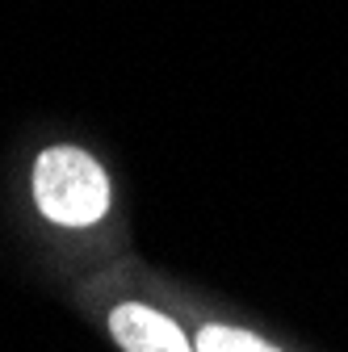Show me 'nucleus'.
<instances>
[{"label": "nucleus", "mask_w": 348, "mask_h": 352, "mask_svg": "<svg viewBox=\"0 0 348 352\" xmlns=\"http://www.w3.org/2000/svg\"><path fill=\"white\" fill-rule=\"evenodd\" d=\"M34 206L42 218H51L55 227L84 231L97 227L109 214L113 189L109 172L76 143H55L34 160Z\"/></svg>", "instance_id": "obj_1"}, {"label": "nucleus", "mask_w": 348, "mask_h": 352, "mask_svg": "<svg viewBox=\"0 0 348 352\" xmlns=\"http://www.w3.org/2000/svg\"><path fill=\"white\" fill-rule=\"evenodd\" d=\"M109 336L126 352H197L193 336L177 323V315L160 311L143 298H122L105 311Z\"/></svg>", "instance_id": "obj_2"}, {"label": "nucleus", "mask_w": 348, "mask_h": 352, "mask_svg": "<svg viewBox=\"0 0 348 352\" xmlns=\"http://www.w3.org/2000/svg\"><path fill=\"white\" fill-rule=\"evenodd\" d=\"M193 344L197 352H281L269 340H260L243 327H231V323H214V319H202L193 327Z\"/></svg>", "instance_id": "obj_3"}]
</instances>
